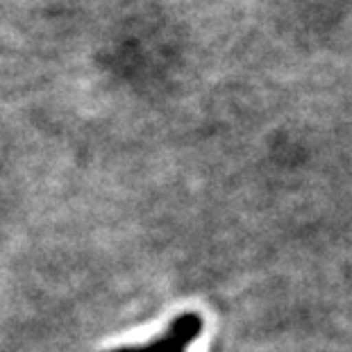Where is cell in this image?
<instances>
[{
	"label": "cell",
	"instance_id": "obj_1",
	"mask_svg": "<svg viewBox=\"0 0 352 352\" xmlns=\"http://www.w3.org/2000/svg\"><path fill=\"white\" fill-rule=\"evenodd\" d=\"M202 327H205V320L200 314L186 311L170 320L166 332L155 336L146 346H123L109 352H189V348L200 339Z\"/></svg>",
	"mask_w": 352,
	"mask_h": 352
}]
</instances>
